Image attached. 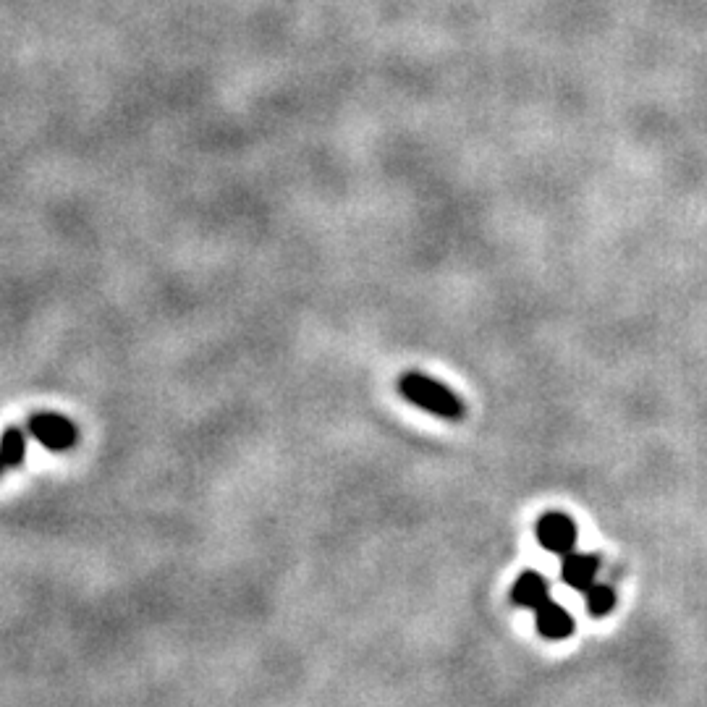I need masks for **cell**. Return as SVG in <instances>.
<instances>
[{"label":"cell","instance_id":"cell-3","mask_svg":"<svg viewBox=\"0 0 707 707\" xmlns=\"http://www.w3.org/2000/svg\"><path fill=\"white\" fill-rule=\"evenodd\" d=\"M535 535L537 543L543 545L548 553H556V556H566L571 550H577V524L571 519L569 514L563 511H545L535 524Z\"/></svg>","mask_w":707,"mask_h":707},{"label":"cell","instance_id":"cell-6","mask_svg":"<svg viewBox=\"0 0 707 707\" xmlns=\"http://www.w3.org/2000/svg\"><path fill=\"white\" fill-rule=\"evenodd\" d=\"M537 632H540V637L550 639V642H561V639H569L571 634H574V629H577V624H574V616H571L563 605L553 603V600H548V603H543L540 608H537Z\"/></svg>","mask_w":707,"mask_h":707},{"label":"cell","instance_id":"cell-4","mask_svg":"<svg viewBox=\"0 0 707 707\" xmlns=\"http://www.w3.org/2000/svg\"><path fill=\"white\" fill-rule=\"evenodd\" d=\"M598 569H600V556H595V553H577V550H571V553L563 556L561 579L566 587H571V590L584 592L590 590L592 584H595Z\"/></svg>","mask_w":707,"mask_h":707},{"label":"cell","instance_id":"cell-7","mask_svg":"<svg viewBox=\"0 0 707 707\" xmlns=\"http://www.w3.org/2000/svg\"><path fill=\"white\" fill-rule=\"evenodd\" d=\"M27 430L11 425L0 433V459L8 469H19L27 459Z\"/></svg>","mask_w":707,"mask_h":707},{"label":"cell","instance_id":"cell-5","mask_svg":"<svg viewBox=\"0 0 707 707\" xmlns=\"http://www.w3.org/2000/svg\"><path fill=\"white\" fill-rule=\"evenodd\" d=\"M548 600H550L548 579H545L540 571L529 569V571H522V574L516 577L514 587H511V603H514L516 608L537 611V608H540L543 603H548Z\"/></svg>","mask_w":707,"mask_h":707},{"label":"cell","instance_id":"cell-2","mask_svg":"<svg viewBox=\"0 0 707 707\" xmlns=\"http://www.w3.org/2000/svg\"><path fill=\"white\" fill-rule=\"evenodd\" d=\"M27 433L53 454H63L79 443V427L69 417L55 412H35L27 419Z\"/></svg>","mask_w":707,"mask_h":707},{"label":"cell","instance_id":"cell-8","mask_svg":"<svg viewBox=\"0 0 707 707\" xmlns=\"http://www.w3.org/2000/svg\"><path fill=\"white\" fill-rule=\"evenodd\" d=\"M616 590L611 584H592L590 590H584V608L592 618H605L616 608Z\"/></svg>","mask_w":707,"mask_h":707},{"label":"cell","instance_id":"cell-9","mask_svg":"<svg viewBox=\"0 0 707 707\" xmlns=\"http://www.w3.org/2000/svg\"><path fill=\"white\" fill-rule=\"evenodd\" d=\"M6 464H3V459H0V477H3V472H6Z\"/></svg>","mask_w":707,"mask_h":707},{"label":"cell","instance_id":"cell-1","mask_svg":"<svg viewBox=\"0 0 707 707\" xmlns=\"http://www.w3.org/2000/svg\"><path fill=\"white\" fill-rule=\"evenodd\" d=\"M399 393L401 399L409 401L412 406L438 419H446V422H461V419L467 417L464 401L446 383L430 378L425 372H404L399 378Z\"/></svg>","mask_w":707,"mask_h":707}]
</instances>
